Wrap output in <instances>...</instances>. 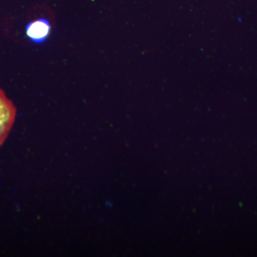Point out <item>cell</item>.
<instances>
[{
  "instance_id": "7a4b0ae2",
  "label": "cell",
  "mask_w": 257,
  "mask_h": 257,
  "mask_svg": "<svg viewBox=\"0 0 257 257\" xmlns=\"http://www.w3.org/2000/svg\"><path fill=\"white\" fill-rule=\"evenodd\" d=\"M50 22L45 18L38 19L28 24L26 27V35L32 42L41 44L47 40L51 32Z\"/></svg>"
},
{
  "instance_id": "6da1fadb",
  "label": "cell",
  "mask_w": 257,
  "mask_h": 257,
  "mask_svg": "<svg viewBox=\"0 0 257 257\" xmlns=\"http://www.w3.org/2000/svg\"><path fill=\"white\" fill-rule=\"evenodd\" d=\"M17 109L13 101L0 89V147L5 143L16 119Z\"/></svg>"
}]
</instances>
